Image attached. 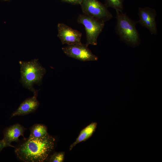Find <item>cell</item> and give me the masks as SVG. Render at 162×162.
Returning <instances> with one entry per match:
<instances>
[{
    "mask_svg": "<svg viewBox=\"0 0 162 162\" xmlns=\"http://www.w3.org/2000/svg\"><path fill=\"white\" fill-rule=\"evenodd\" d=\"M62 50L67 56L81 61H96L98 59V57L82 43L68 45Z\"/></svg>",
    "mask_w": 162,
    "mask_h": 162,
    "instance_id": "obj_6",
    "label": "cell"
},
{
    "mask_svg": "<svg viewBox=\"0 0 162 162\" xmlns=\"http://www.w3.org/2000/svg\"><path fill=\"white\" fill-rule=\"evenodd\" d=\"M30 131L29 137L33 138H40L47 135L46 127L44 124H35L30 128Z\"/></svg>",
    "mask_w": 162,
    "mask_h": 162,
    "instance_id": "obj_12",
    "label": "cell"
},
{
    "mask_svg": "<svg viewBox=\"0 0 162 162\" xmlns=\"http://www.w3.org/2000/svg\"><path fill=\"white\" fill-rule=\"evenodd\" d=\"M26 129L21 125L17 123L7 128L4 131V137L2 140L6 147H14L11 145L13 142L19 141V137L24 136V133Z\"/></svg>",
    "mask_w": 162,
    "mask_h": 162,
    "instance_id": "obj_9",
    "label": "cell"
},
{
    "mask_svg": "<svg viewBox=\"0 0 162 162\" xmlns=\"http://www.w3.org/2000/svg\"></svg>",
    "mask_w": 162,
    "mask_h": 162,
    "instance_id": "obj_17",
    "label": "cell"
},
{
    "mask_svg": "<svg viewBox=\"0 0 162 162\" xmlns=\"http://www.w3.org/2000/svg\"><path fill=\"white\" fill-rule=\"evenodd\" d=\"M97 126V122H92L82 129L76 140L70 146L69 150H71L78 143L85 141L90 137L95 131Z\"/></svg>",
    "mask_w": 162,
    "mask_h": 162,
    "instance_id": "obj_11",
    "label": "cell"
},
{
    "mask_svg": "<svg viewBox=\"0 0 162 162\" xmlns=\"http://www.w3.org/2000/svg\"><path fill=\"white\" fill-rule=\"evenodd\" d=\"M55 139L48 134L40 138L29 137L15 149L17 157L25 162H43L53 149Z\"/></svg>",
    "mask_w": 162,
    "mask_h": 162,
    "instance_id": "obj_1",
    "label": "cell"
},
{
    "mask_svg": "<svg viewBox=\"0 0 162 162\" xmlns=\"http://www.w3.org/2000/svg\"><path fill=\"white\" fill-rule=\"evenodd\" d=\"M116 12L117 22L115 29L120 40L132 47L139 46L141 40L136 27L138 21L132 20L126 13Z\"/></svg>",
    "mask_w": 162,
    "mask_h": 162,
    "instance_id": "obj_3",
    "label": "cell"
},
{
    "mask_svg": "<svg viewBox=\"0 0 162 162\" xmlns=\"http://www.w3.org/2000/svg\"><path fill=\"white\" fill-rule=\"evenodd\" d=\"M80 5L84 15L104 22L112 18L108 8L98 0H82Z\"/></svg>",
    "mask_w": 162,
    "mask_h": 162,
    "instance_id": "obj_5",
    "label": "cell"
},
{
    "mask_svg": "<svg viewBox=\"0 0 162 162\" xmlns=\"http://www.w3.org/2000/svg\"><path fill=\"white\" fill-rule=\"evenodd\" d=\"M138 21L141 26L148 29L151 34L157 35L158 30L156 18L157 13L155 10L148 7L138 8Z\"/></svg>",
    "mask_w": 162,
    "mask_h": 162,
    "instance_id": "obj_7",
    "label": "cell"
},
{
    "mask_svg": "<svg viewBox=\"0 0 162 162\" xmlns=\"http://www.w3.org/2000/svg\"><path fill=\"white\" fill-rule=\"evenodd\" d=\"M64 2L74 5H80L82 0H61Z\"/></svg>",
    "mask_w": 162,
    "mask_h": 162,
    "instance_id": "obj_15",
    "label": "cell"
},
{
    "mask_svg": "<svg viewBox=\"0 0 162 162\" xmlns=\"http://www.w3.org/2000/svg\"><path fill=\"white\" fill-rule=\"evenodd\" d=\"M6 147L5 144L3 141L0 140V152L4 148Z\"/></svg>",
    "mask_w": 162,
    "mask_h": 162,
    "instance_id": "obj_16",
    "label": "cell"
},
{
    "mask_svg": "<svg viewBox=\"0 0 162 162\" xmlns=\"http://www.w3.org/2000/svg\"><path fill=\"white\" fill-rule=\"evenodd\" d=\"M64 152H56L51 156L49 160L50 162H62L64 159Z\"/></svg>",
    "mask_w": 162,
    "mask_h": 162,
    "instance_id": "obj_14",
    "label": "cell"
},
{
    "mask_svg": "<svg viewBox=\"0 0 162 162\" xmlns=\"http://www.w3.org/2000/svg\"><path fill=\"white\" fill-rule=\"evenodd\" d=\"M57 28V36L62 44H67L68 45H71L82 44V34L80 32L62 23H58Z\"/></svg>",
    "mask_w": 162,
    "mask_h": 162,
    "instance_id": "obj_8",
    "label": "cell"
},
{
    "mask_svg": "<svg viewBox=\"0 0 162 162\" xmlns=\"http://www.w3.org/2000/svg\"><path fill=\"white\" fill-rule=\"evenodd\" d=\"M20 82L26 88L33 92V94H38V90L33 86L36 84L39 86L42 83L46 69L41 65L38 59H35L29 61H20Z\"/></svg>",
    "mask_w": 162,
    "mask_h": 162,
    "instance_id": "obj_2",
    "label": "cell"
},
{
    "mask_svg": "<svg viewBox=\"0 0 162 162\" xmlns=\"http://www.w3.org/2000/svg\"><path fill=\"white\" fill-rule=\"evenodd\" d=\"M124 0H104V4L107 7L114 9L116 11L122 12Z\"/></svg>",
    "mask_w": 162,
    "mask_h": 162,
    "instance_id": "obj_13",
    "label": "cell"
},
{
    "mask_svg": "<svg viewBox=\"0 0 162 162\" xmlns=\"http://www.w3.org/2000/svg\"><path fill=\"white\" fill-rule=\"evenodd\" d=\"M77 21L85 27L86 46L88 47L89 45H96L98 38L104 28L105 22L84 14L78 16Z\"/></svg>",
    "mask_w": 162,
    "mask_h": 162,
    "instance_id": "obj_4",
    "label": "cell"
},
{
    "mask_svg": "<svg viewBox=\"0 0 162 162\" xmlns=\"http://www.w3.org/2000/svg\"><path fill=\"white\" fill-rule=\"evenodd\" d=\"M38 94H34L32 97L28 98L22 102L16 110L12 114L11 117L26 115L34 112L40 104L37 98Z\"/></svg>",
    "mask_w": 162,
    "mask_h": 162,
    "instance_id": "obj_10",
    "label": "cell"
}]
</instances>
